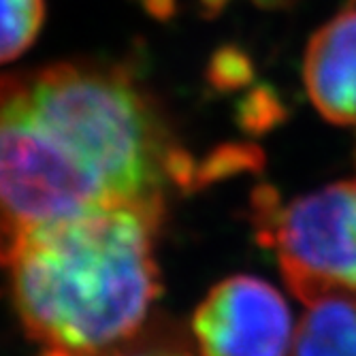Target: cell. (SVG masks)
Returning <instances> with one entry per match:
<instances>
[{"mask_svg": "<svg viewBox=\"0 0 356 356\" xmlns=\"http://www.w3.org/2000/svg\"><path fill=\"white\" fill-rule=\"evenodd\" d=\"M282 115L284 111H282L280 101L267 88L252 90L239 103V109H237L239 124L248 133H265L267 128H271L275 122L282 120Z\"/></svg>", "mask_w": 356, "mask_h": 356, "instance_id": "8", "label": "cell"}, {"mask_svg": "<svg viewBox=\"0 0 356 356\" xmlns=\"http://www.w3.org/2000/svg\"><path fill=\"white\" fill-rule=\"evenodd\" d=\"M165 203H113L28 233L9 267L13 303L43 356H109L158 297Z\"/></svg>", "mask_w": 356, "mask_h": 356, "instance_id": "2", "label": "cell"}, {"mask_svg": "<svg viewBox=\"0 0 356 356\" xmlns=\"http://www.w3.org/2000/svg\"><path fill=\"white\" fill-rule=\"evenodd\" d=\"M303 81L322 118L356 126V9L339 13L312 37Z\"/></svg>", "mask_w": 356, "mask_h": 356, "instance_id": "4", "label": "cell"}, {"mask_svg": "<svg viewBox=\"0 0 356 356\" xmlns=\"http://www.w3.org/2000/svg\"><path fill=\"white\" fill-rule=\"evenodd\" d=\"M229 3V0H201V5H203V9H205V15L207 17H211V15H216V13H220L222 11V7Z\"/></svg>", "mask_w": 356, "mask_h": 356, "instance_id": "11", "label": "cell"}, {"mask_svg": "<svg viewBox=\"0 0 356 356\" xmlns=\"http://www.w3.org/2000/svg\"><path fill=\"white\" fill-rule=\"evenodd\" d=\"M175 143L131 71L56 62L0 75V265L45 224L165 203Z\"/></svg>", "mask_w": 356, "mask_h": 356, "instance_id": "1", "label": "cell"}, {"mask_svg": "<svg viewBox=\"0 0 356 356\" xmlns=\"http://www.w3.org/2000/svg\"><path fill=\"white\" fill-rule=\"evenodd\" d=\"M141 5L158 22H169L177 11V0H141Z\"/></svg>", "mask_w": 356, "mask_h": 356, "instance_id": "10", "label": "cell"}, {"mask_svg": "<svg viewBox=\"0 0 356 356\" xmlns=\"http://www.w3.org/2000/svg\"><path fill=\"white\" fill-rule=\"evenodd\" d=\"M293 356H356V290L327 286L305 297Z\"/></svg>", "mask_w": 356, "mask_h": 356, "instance_id": "5", "label": "cell"}, {"mask_svg": "<svg viewBox=\"0 0 356 356\" xmlns=\"http://www.w3.org/2000/svg\"><path fill=\"white\" fill-rule=\"evenodd\" d=\"M45 0H0V64L19 58L37 41Z\"/></svg>", "mask_w": 356, "mask_h": 356, "instance_id": "6", "label": "cell"}, {"mask_svg": "<svg viewBox=\"0 0 356 356\" xmlns=\"http://www.w3.org/2000/svg\"><path fill=\"white\" fill-rule=\"evenodd\" d=\"M207 79L216 90L222 92L243 88L252 81V60L239 47L224 45L207 64Z\"/></svg>", "mask_w": 356, "mask_h": 356, "instance_id": "7", "label": "cell"}, {"mask_svg": "<svg viewBox=\"0 0 356 356\" xmlns=\"http://www.w3.org/2000/svg\"><path fill=\"white\" fill-rule=\"evenodd\" d=\"M201 356H286L293 316L280 290L254 275L216 284L192 318Z\"/></svg>", "mask_w": 356, "mask_h": 356, "instance_id": "3", "label": "cell"}, {"mask_svg": "<svg viewBox=\"0 0 356 356\" xmlns=\"http://www.w3.org/2000/svg\"><path fill=\"white\" fill-rule=\"evenodd\" d=\"M109 356H192V352L181 343L160 339V341H143V343L128 341L126 346L118 348Z\"/></svg>", "mask_w": 356, "mask_h": 356, "instance_id": "9", "label": "cell"}]
</instances>
